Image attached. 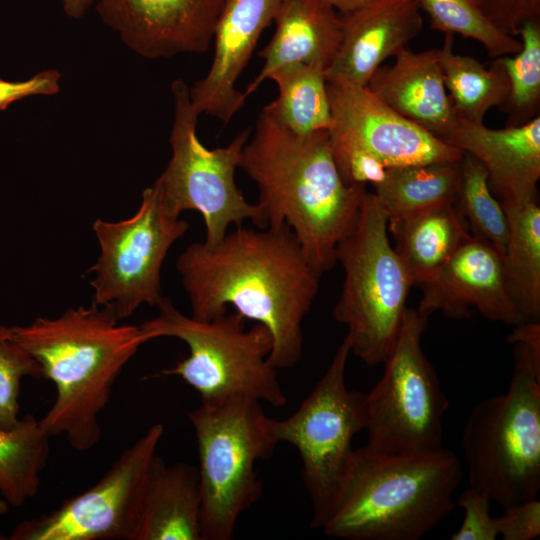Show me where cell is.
<instances>
[{
	"label": "cell",
	"instance_id": "cell-1",
	"mask_svg": "<svg viewBox=\"0 0 540 540\" xmlns=\"http://www.w3.org/2000/svg\"><path fill=\"white\" fill-rule=\"evenodd\" d=\"M176 267L193 318L212 320L226 314L230 305L269 330L268 361L274 368H292L300 361L302 323L321 275L289 226L237 225L217 243L190 244Z\"/></svg>",
	"mask_w": 540,
	"mask_h": 540
},
{
	"label": "cell",
	"instance_id": "cell-2",
	"mask_svg": "<svg viewBox=\"0 0 540 540\" xmlns=\"http://www.w3.org/2000/svg\"><path fill=\"white\" fill-rule=\"evenodd\" d=\"M239 168L257 185L268 226H289L319 275L332 269L367 190L342 180L328 131L297 134L263 108Z\"/></svg>",
	"mask_w": 540,
	"mask_h": 540
},
{
	"label": "cell",
	"instance_id": "cell-3",
	"mask_svg": "<svg viewBox=\"0 0 540 540\" xmlns=\"http://www.w3.org/2000/svg\"><path fill=\"white\" fill-rule=\"evenodd\" d=\"M9 329L55 385V400L39 419L42 428L50 437L65 436L76 451L94 448L118 376L149 341L140 326L121 323L110 308L92 303Z\"/></svg>",
	"mask_w": 540,
	"mask_h": 540
},
{
	"label": "cell",
	"instance_id": "cell-4",
	"mask_svg": "<svg viewBox=\"0 0 540 540\" xmlns=\"http://www.w3.org/2000/svg\"><path fill=\"white\" fill-rule=\"evenodd\" d=\"M460 459L445 447L385 454L354 449L321 530L347 540H418L456 507Z\"/></svg>",
	"mask_w": 540,
	"mask_h": 540
},
{
	"label": "cell",
	"instance_id": "cell-5",
	"mask_svg": "<svg viewBox=\"0 0 540 540\" xmlns=\"http://www.w3.org/2000/svg\"><path fill=\"white\" fill-rule=\"evenodd\" d=\"M463 456L470 486L503 509L538 498L540 490V362L515 344L504 394L478 402L466 421Z\"/></svg>",
	"mask_w": 540,
	"mask_h": 540
},
{
	"label": "cell",
	"instance_id": "cell-6",
	"mask_svg": "<svg viewBox=\"0 0 540 540\" xmlns=\"http://www.w3.org/2000/svg\"><path fill=\"white\" fill-rule=\"evenodd\" d=\"M156 307L158 314L139 325L147 339L173 337L189 349L187 357L161 375L181 378L201 401L244 396L274 407L287 403L277 369L268 361L272 337L264 325L246 328V319L236 311L212 320L196 319L165 296Z\"/></svg>",
	"mask_w": 540,
	"mask_h": 540
},
{
	"label": "cell",
	"instance_id": "cell-7",
	"mask_svg": "<svg viewBox=\"0 0 540 540\" xmlns=\"http://www.w3.org/2000/svg\"><path fill=\"white\" fill-rule=\"evenodd\" d=\"M199 458L202 540H230L240 516L262 495L258 461L276 441L261 402L233 396L201 401L188 413Z\"/></svg>",
	"mask_w": 540,
	"mask_h": 540
},
{
	"label": "cell",
	"instance_id": "cell-8",
	"mask_svg": "<svg viewBox=\"0 0 540 540\" xmlns=\"http://www.w3.org/2000/svg\"><path fill=\"white\" fill-rule=\"evenodd\" d=\"M387 223L377 197L366 191L354 224L336 248L344 282L332 314L348 328L351 353L368 366L388 358L413 286L390 243Z\"/></svg>",
	"mask_w": 540,
	"mask_h": 540
},
{
	"label": "cell",
	"instance_id": "cell-9",
	"mask_svg": "<svg viewBox=\"0 0 540 540\" xmlns=\"http://www.w3.org/2000/svg\"><path fill=\"white\" fill-rule=\"evenodd\" d=\"M350 353L345 336L326 372L297 410L285 419L269 417L268 421L276 443L286 442L299 454L314 529H321L326 521L354 452L353 439L366 429V393L346 385Z\"/></svg>",
	"mask_w": 540,
	"mask_h": 540
},
{
	"label": "cell",
	"instance_id": "cell-10",
	"mask_svg": "<svg viewBox=\"0 0 540 540\" xmlns=\"http://www.w3.org/2000/svg\"><path fill=\"white\" fill-rule=\"evenodd\" d=\"M174 121L169 143L172 156L153 183L167 207L177 215L198 211L205 224L208 244L220 241L230 225L250 220L256 228L268 226L256 204L249 203L235 182L241 153L250 129L242 131L225 147L209 149L199 140L196 127L200 114L194 108L189 86L181 79L171 83Z\"/></svg>",
	"mask_w": 540,
	"mask_h": 540
},
{
	"label": "cell",
	"instance_id": "cell-11",
	"mask_svg": "<svg viewBox=\"0 0 540 540\" xmlns=\"http://www.w3.org/2000/svg\"><path fill=\"white\" fill-rule=\"evenodd\" d=\"M428 316L406 308L380 380L366 393V447L385 454L444 448L443 417L449 408L421 338Z\"/></svg>",
	"mask_w": 540,
	"mask_h": 540
},
{
	"label": "cell",
	"instance_id": "cell-12",
	"mask_svg": "<svg viewBox=\"0 0 540 540\" xmlns=\"http://www.w3.org/2000/svg\"><path fill=\"white\" fill-rule=\"evenodd\" d=\"M99 255L90 268L93 303L122 320L141 305L157 306L161 269L171 246L189 229L186 220L164 203L156 185L142 193L139 208L120 221L96 219L92 225Z\"/></svg>",
	"mask_w": 540,
	"mask_h": 540
},
{
	"label": "cell",
	"instance_id": "cell-13",
	"mask_svg": "<svg viewBox=\"0 0 540 540\" xmlns=\"http://www.w3.org/2000/svg\"><path fill=\"white\" fill-rule=\"evenodd\" d=\"M152 424L91 487L37 518L19 523L10 540H134L145 488L163 436Z\"/></svg>",
	"mask_w": 540,
	"mask_h": 540
},
{
	"label": "cell",
	"instance_id": "cell-14",
	"mask_svg": "<svg viewBox=\"0 0 540 540\" xmlns=\"http://www.w3.org/2000/svg\"><path fill=\"white\" fill-rule=\"evenodd\" d=\"M326 88L329 134L366 150L387 168L461 159L462 151L395 112L366 86L331 80Z\"/></svg>",
	"mask_w": 540,
	"mask_h": 540
},
{
	"label": "cell",
	"instance_id": "cell-15",
	"mask_svg": "<svg viewBox=\"0 0 540 540\" xmlns=\"http://www.w3.org/2000/svg\"><path fill=\"white\" fill-rule=\"evenodd\" d=\"M227 0H95L102 21L146 59L205 53Z\"/></svg>",
	"mask_w": 540,
	"mask_h": 540
},
{
	"label": "cell",
	"instance_id": "cell-16",
	"mask_svg": "<svg viewBox=\"0 0 540 540\" xmlns=\"http://www.w3.org/2000/svg\"><path fill=\"white\" fill-rule=\"evenodd\" d=\"M417 310L468 318L476 309L484 318L509 325L523 321L509 293L502 256L488 242L471 236L428 280L419 285Z\"/></svg>",
	"mask_w": 540,
	"mask_h": 540
},
{
	"label": "cell",
	"instance_id": "cell-17",
	"mask_svg": "<svg viewBox=\"0 0 540 540\" xmlns=\"http://www.w3.org/2000/svg\"><path fill=\"white\" fill-rule=\"evenodd\" d=\"M281 0H227L214 32L215 51L205 77L189 87L194 108L227 123L242 108L245 95L236 82Z\"/></svg>",
	"mask_w": 540,
	"mask_h": 540
},
{
	"label": "cell",
	"instance_id": "cell-18",
	"mask_svg": "<svg viewBox=\"0 0 540 540\" xmlns=\"http://www.w3.org/2000/svg\"><path fill=\"white\" fill-rule=\"evenodd\" d=\"M343 37L326 81L342 80L366 86L383 62L406 48L422 29L417 0H376L352 12L340 14Z\"/></svg>",
	"mask_w": 540,
	"mask_h": 540
},
{
	"label": "cell",
	"instance_id": "cell-19",
	"mask_svg": "<svg viewBox=\"0 0 540 540\" xmlns=\"http://www.w3.org/2000/svg\"><path fill=\"white\" fill-rule=\"evenodd\" d=\"M448 144L479 160L501 204L537 200L540 178V117L521 126L492 129L459 121Z\"/></svg>",
	"mask_w": 540,
	"mask_h": 540
},
{
	"label": "cell",
	"instance_id": "cell-20",
	"mask_svg": "<svg viewBox=\"0 0 540 540\" xmlns=\"http://www.w3.org/2000/svg\"><path fill=\"white\" fill-rule=\"evenodd\" d=\"M440 48L395 55L392 65H381L366 87L395 112L448 144L459 121L443 79Z\"/></svg>",
	"mask_w": 540,
	"mask_h": 540
},
{
	"label": "cell",
	"instance_id": "cell-21",
	"mask_svg": "<svg viewBox=\"0 0 540 540\" xmlns=\"http://www.w3.org/2000/svg\"><path fill=\"white\" fill-rule=\"evenodd\" d=\"M273 22L274 35L259 52L264 65L243 92L245 97L273 70L288 64L303 63L325 71L339 50L341 15L325 0H281Z\"/></svg>",
	"mask_w": 540,
	"mask_h": 540
},
{
	"label": "cell",
	"instance_id": "cell-22",
	"mask_svg": "<svg viewBox=\"0 0 540 540\" xmlns=\"http://www.w3.org/2000/svg\"><path fill=\"white\" fill-rule=\"evenodd\" d=\"M201 505L197 468L156 455L134 540H202Z\"/></svg>",
	"mask_w": 540,
	"mask_h": 540
},
{
	"label": "cell",
	"instance_id": "cell-23",
	"mask_svg": "<svg viewBox=\"0 0 540 540\" xmlns=\"http://www.w3.org/2000/svg\"><path fill=\"white\" fill-rule=\"evenodd\" d=\"M387 229L413 286L432 277L472 236L453 203L391 218Z\"/></svg>",
	"mask_w": 540,
	"mask_h": 540
},
{
	"label": "cell",
	"instance_id": "cell-24",
	"mask_svg": "<svg viewBox=\"0 0 540 540\" xmlns=\"http://www.w3.org/2000/svg\"><path fill=\"white\" fill-rule=\"evenodd\" d=\"M509 236L502 257L507 287L524 322L540 320V207L502 204Z\"/></svg>",
	"mask_w": 540,
	"mask_h": 540
},
{
	"label": "cell",
	"instance_id": "cell-25",
	"mask_svg": "<svg viewBox=\"0 0 540 540\" xmlns=\"http://www.w3.org/2000/svg\"><path fill=\"white\" fill-rule=\"evenodd\" d=\"M454 35L445 33L441 65L446 91L458 121L482 124L493 107L501 108L509 95V81L498 58L485 67L473 57L453 52Z\"/></svg>",
	"mask_w": 540,
	"mask_h": 540
},
{
	"label": "cell",
	"instance_id": "cell-26",
	"mask_svg": "<svg viewBox=\"0 0 540 540\" xmlns=\"http://www.w3.org/2000/svg\"><path fill=\"white\" fill-rule=\"evenodd\" d=\"M458 177L459 161L392 167L373 193L389 220L454 203Z\"/></svg>",
	"mask_w": 540,
	"mask_h": 540
},
{
	"label": "cell",
	"instance_id": "cell-27",
	"mask_svg": "<svg viewBox=\"0 0 540 540\" xmlns=\"http://www.w3.org/2000/svg\"><path fill=\"white\" fill-rule=\"evenodd\" d=\"M267 79L276 83L278 97L264 108L282 125L300 135L331 128V109L322 68L288 64L273 70Z\"/></svg>",
	"mask_w": 540,
	"mask_h": 540
},
{
	"label": "cell",
	"instance_id": "cell-28",
	"mask_svg": "<svg viewBox=\"0 0 540 540\" xmlns=\"http://www.w3.org/2000/svg\"><path fill=\"white\" fill-rule=\"evenodd\" d=\"M50 436L32 415L12 431L0 429V493L12 507L35 497L50 454Z\"/></svg>",
	"mask_w": 540,
	"mask_h": 540
},
{
	"label": "cell",
	"instance_id": "cell-29",
	"mask_svg": "<svg viewBox=\"0 0 540 540\" xmlns=\"http://www.w3.org/2000/svg\"><path fill=\"white\" fill-rule=\"evenodd\" d=\"M453 204L465 220L470 234L488 242L503 257L509 236L506 212L489 188L483 164L465 152L459 160Z\"/></svg>",
	"mask_w": 540,
	"mask_h": 540
},
{
	"label": "cell",
	"instance_id": "cell-30",
	"mask_svg": "<svg viewBox=\"0 0 540 540\" xmlns=\"http://www.w3.org/2000/svg\"><path fill=\"white\" fill-rule=\"evenodd\" d=\"M521 49L498 57L509 81V95L501 111L506 126H521L539 116L540 111V19L529 20L521 28Z\"/></svg>",
	"mask_w": 540,
	"mask_h": 540
},
{
	"label": "cell",
	"instance_id": "cell-31",
	"mask_svg": "<svg viewBox=\"0 0 540 540\" xmlns=\"http://www.w3.org/2000/svg\"><path fill=\"white\" fill-rule=\"evenodd\" d=\"M417 2L429 16L432 29L478 41L492 58L513 55L521 49V41L496 29L472 0Z\"/></svg>",
	"mask_w": 540,
	"mask_h": 540
},
{
	"label": "cell",
	"instance_id": "cell-32",
	"mask_svg": "<svg viewBox=\"0 0 540 540\" xmlns=\"http://www.w3.org/2000/svg\"><path fill=\"white\" fill-rule=\"evenodd\" d=\"M43 378L40 364L0 325V429L12 431L20 422L19 396L24 378Z\"/></svg>",
	"mask_w": 540,
	"mask_h": 540
},
{
	"label": "cell",
	"instance_id": "cell-33",
	"mask_svg": "<svg viewBox=\"0 0 540 540\" xmlns=\"http://www.w3.org/2000/svg\"><path fill=\"white\" fill-rule=\"evenodd\" d=\"M328 141L333 161L346 184L374 186L385 178L388 168L371 153L329 132Z\"/></svg>",
	"mask_w": 540,
	"mask_h": 540
},
{
	"label": "cell",
	"instance_id": "cell-34",
	"mask_svg": "<svg viewBox=\"0 0 540 540\" xmlns=\"http://www.w3.org/2000/svg\"><path fill=\"white\" fill-rule=\"evenodd\" d=\"M455 503L456 507L464 510L465 515L450 539L495 540L499 536L494 517L490 514L491 500L483 492L469 486Z\"/></svg>",
	"mask_w": 540,
	"mask_h": 540
},
{
	"label": "cell",
	"instance_id": "cell-35",
	"mask_svg": "<svg viewBox=\"0 0 540 540\" xmlns=\"http://www.w3.org/2000/svg\"><path fill=\"white\" fill-rule=\"evenodd\" d=\"M500 32L517 37L523 24L540 19V0H472Z\"/></svg>",
	"mask_w": 540,
	"mask_h": 540
},
{
	"label": "cell",
	"instance_id": "cell-36",
	"mask_svg": "<svg viewBox=\"0 0 540 540\" xmlns=\"http://www.w3.org/2000/svg\"><path fill=\"white\" fill-rule=\"evenodd\" d=\"M498 535L503 540H532L540 536V501L538 498L504 509L494 517Z\"/></svg>",
	"mask_w": 540,
	"mask_h": 540
},
{
	"label": "cell",
	"instance_id": "cell-37",
	"mask_svg": "<svg viewBox=\"0 0 540 540\" xmlns=\"http://www.w3.org/2000/svg\"><path fill=\"white\" fill-rule=\"evenodd\" d=\"M61 74L55 69L41 71L25 81L0 78V111L17 100L32 95H53L59 91Z\"/></svg>",
	"mask_w": 540,
	"mask_h": 540
},
{
	"label": "cell",
	"instance_id": "cell-38",
	"mask_svg": "<svg viewBox=\"0 0 540 540\" xmlns=\"http://www.w3.org/2000/svg\"><path fill=\"white\" fill-rule=\"evenodd\" d=\"M515 329L508 336L511 344L526 346L534 358L540 362V323L539 321H526L515 325Z\"/></svg>",
	"mask_w": 540,
	"mask_h": 540
},
{
	"label": "cell",
	"instance_id": "cell-39",
	"mask_svg": "<svg viewBox=\"0 0 540 540\" xmlns=\"http://www.w3.org/2000/svg\"><path fill=\"white\" fill-rule=\"evenodd\" d=\"M327 1L338 13L350 14L357 10H360L376 0H325Z\"/></svg>",
	"mask_w": 540,
	"mask_h": 540
},
{
	"label": "cell",
	"instance_id": "cell-40",
	"mask_svg": "<svg viewBox=\"0 0 540 540\" xmlns=\"http://www.w3.org/2000/svg\"><path fill=\"white\" fill-rule=\"evenodd\" d=\"M61 2L67 16L80 19L85 15L89 7L94 4L95 0H61Z\"/></svg>",
	"mask_w": 540,
	"mask_h": 540
},
{
	"label": "cell",
	"instance_id": "cell-41",
	"mask_svg": "<svg viewBox=\"0 0 540 540\" xmlns=\"http://www.w3.org/2000/svg\"><path fill=\"white\" fill-rule=\"evenodd\" d=\"M9 506L8 502L0 493V515L6 514L9 511Z\"/></svg>",
	"mask_w": 540,
	"mask_h": 540
},
{
	"label": "cell",
	"instance_id": "cell-42",
	"mask_svg": "<svg viewBox=\"0 0 540 540\" xmlns=\"http://www.w3.org/2000/svg\"><path fill=\"white\" fill-rule=\"evenodd\" d=\"M4 539H7V538L4 535H2L0 532V540H4Z\"/></svg>",
	"mask_w": 540,
	"mask_h": 540
}]
</instances>
